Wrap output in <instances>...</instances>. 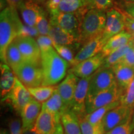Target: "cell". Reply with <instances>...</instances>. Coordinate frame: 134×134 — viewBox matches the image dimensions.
<instances>
[{
  "label": "cell",
  "instance_id": "obj_43",
  "mask_svg": "<svg viewBox=\"0 0 134 134\" xmlns=\"http://www.w3.org/2000/svg\"><path fill=\"white\" fill-rule=\"evenodd\" d=\"M125 12L134 18V2H126Z\"/></svg>",
  "mask_w": 134,
  "mask_h": 134
},
{
  "label": "cell",
  "instance_id": "obj_32",
  "mask_svg": "<svg viewBox=\"0 0 134 134\" xmlns=\"http://www.w3.org/2000/svg\"><path fill=\"white\" fill-rule=\"evenodd\" d=\"M36 27L39 34L41 36H48L50 30V23L46 18V14L43 9L42 10L37 19Z\"/></svg>",
  "mask_w": 134,
  "mask_h": 134
},
{
  "label": "cell",
  "instance_id": "obj_13",
  "mask_svg": "<svg viewBox=\"0 0 134 134\" xmlns=\"http://www.w3.org/2000/svg\"><path fill=\"white\" fill-rule=\"evenodd\" d=\"M62 126L61 120L53 114L42 108L33 129L39 134H55Z\"/></svg>",
  "mask_w": 134,
  "mask_h": 134
},
{
  "label": "cell",
  "instance_id": "obj_2",
  "mask_svg": "<svg viewBox=\"0 0 134 134\" xmlns=\"http://www.w3.org/2000/svg\"><path fill=\"white\" fill-rule=\"evenodd\" d=\"M18 10L7 6L0 14V57L6 63L5 53L8 46L21 35L23 24L18 15Z\"/></svg>",
  "mask_w": 134,
  "mask_h": 134
},
{
  "label": "cell",
  "instance_id": "obj_10",
  "mask_svg": "<svg viewBox=\"0 0 134 134\" xmlns=\"http://www.w3.org/2000/svg\"><path fill=\"white\" fill-rule=\"evenodd\" d=\"M133 112V109L121 104L109 110L104 117L101 124L104 133L131 119Z\"/></svg>",
  "mask_w": 134,
  "mask_h": 134
},
{
  "label": "cell",
  "instance_id": "obj_51",
  "mask_svg": "<svg viewBox=\"0 0 134 134\" xmlns=\"http://www.w3.org/2000/svg\"><path fill=\"white\" fill-rule=\"evenodd\" d=\"M132 134H134V130L133 131V133H132Z\"/></svg>",
  "mask_w": 134,
  "mask_h": 134
},
{
  "label": "cell",
  "instance_id": "obj_27",
  "mask_svg": "<svg viewBox=\"0 0 134 134\" xmlns=\"http://www.w3.org/2000/svg\"><path fill=\"white\" fill-rule=\"evenodd\" d=\"M133 39L128 44L122 47L118 50H115L108 56L105 57L104 60V63L102 67L104 68H112L114 65H116L117 63L120 62L122 58L125 56V55L129 50L131 47L133 46Z\"/></svg>",
  "mask_w": 134,
  "mask_h": 134
},
{
  "label": "cell",
  "instance_id": "obj_31",
  "mask_svg": "<svg viewBox=\"0 0 134 134\" xmlns=\"http://www.w3.org/2000/svg\"><path fill=\"white\" fill-rule=\"evenodd\" d=\"M53 47L62 58L66 60L70 65L73 66H75V56L72 52L71 47L66 46H63V45L56 44V43H53Z\"/></svg>",
  "mask_w": 134,
  "mask_h": 134
},
{
  "label": "cell",
  "instance_id": "obj_18",
  "mask_svg": "<svg viewBox=\"0 0 134 134\" xmlns=\"http://www.w3.org/2000/svg\"><path fill=\"white\" fill-rule=\"evenodd\" d=\"M41 104L32 99L20 113L23 129L33 128L42 110Z\"/></svg>",
  "mask_w": 134,
  "mask_h": 134
},
{
  "label": "cell",
  "instance_id": "obj_17",
  "mask_svg": "<svg viewBox=\"0 0 134 134\" xmlns=\"http://www.w3.org/2000/svg\"><path fill=\"white\" fill-rule=\"evenodd\" d=\"M49 23L50 30L48 36L52 38L53 43L66 46L71 48L74 46L81 44L79 40L73 35L65 31L53 22L49 21Z\"/></svg>",
  "mask_w": 134,
  "mask_h": 134
},
{
  "label": "cell",
  "instance_id": "obj_42",
  "mask_svg": "<svg viewBox=\"0 0 134 134\" xmlns=\"http://www.w3.org/2000/svg\"><path fill=\"white\" fill-rule=\"evenodd\" d=\"M8 6L14 8L17 10H19L24 6L26 0H6Z\"/></svg>",
  "mask_w": 134,
  "mask_h": 134
},
{
  "label": "cell",
  "instance_id": "obj_8",
  "mask_svg": "<svg viewBox=\"0 0 134 134\" xmlns=\"http://www.w3.org/2000/svg\"><path fill=\"white\" fill-rule=\"evenodd\" d=\"M91 76L80 78L75 90L69 110L74 113L78 119L83 118L86 114V98Z\"/></svg>",
  "mask_w": 134,
  "mask_h": 134
},
{
  "label": "cell",
  "instance_id": "obj_6",
  "mask_svg": "<svg viewBox=\"0 0 134 134\" xmlns=\"http://www.w3.org/2000/svg\"><path fill=\"white\" fill-rule=\"evenodd\" d=\"M116 83L112 68L101 66L91 76L86 102L100 92L111 88Z\"/></svg>",
  "mask_w": 134,
  "mask_h": 134
},
{
  "label": "cell",
  "instance_id": "obj_23",
  "mask_svg": "<svg viewBox=\"0 0 134 134\" xmlns=\"http://www.w3.org/2000/svg\"><path fill=\"white\" fill-rule=\"evenodd\" d=\"M42 108L53 114L60 120L63 114L68 111L57 89L49 99L42 104Z\"/></svg>",
  "mask_w": 134,
  "mask_h": 134
},
{
  "label": "cell",
  "instance_id": "obj_14",
  "mask_svg": "<svg viewBox=\"0 0 134 134\" xmlns=\"http://www.w3.org/2000/svg\"><path fill=\"white\" fill-rule=\"evenodd\" d=\"M105 57L101 52L96 56L85 60L72 67L69 72L80 78L91 76L99 68L103 66Z\"/></svg>",
  "mask_w": 134,
  "mask_h": 134
},
{
  "label": "cell",
  "instance_id": "obj_19",
  "mask_svg": "<svg viewBox=\"0 0 134 134\" xmlns=\"http://www.w3.org/2000/svg\"><path fill=\"white\" fill-rule=\"evenodd\" d=\"M132 38L133 36L132 34L128 31H122L108 40L102 50L101 53L105 57L122 47L128 44Z\"/></svg>",
  "mask_w": 134,
  "mask_h": 134
},
{
  "label": "cell",
  "instance_id": "obj_49",
  "mask_svg": "<svg viewBox=\"0 0 134 134\" xmlns=\"http://www.w3.org/2000/svg\"><path fill=\"white\" fill-rule=\"evenodd\" d=\"M126 2H134V0H124Z\"/></svg>",
  "mask_w": 134,
  "mask_h": 134
},
{
  "label": "cell",
  "instance_id": "obj_30",
  "mask_svg": "<svg viewBox=\"0 0 134 134\" xmlns=\"http://www.w3.org/2000/svg\"><path fill=\"white\" fill-rule=\"evenodd\" d=\"M120 104L128 108H134V78L130 84L122 91L120 99Z\"/></svg>",
  "mask_w": 134,
  "mask_h": 134
},
{
  "label": "cell",
  "instance_id": "obj_46",
  "mask_svg": "<svg viewBox=\"0 0 134 134\" xmlns=\"http://www.w3.org/2000/svg\"><path fill=\"white\" fill-rule=\"evenodd\" d=\"M34 1H36L37 3H46L47 1V0H34Z\"/></svg>",
  "mask_w": 134,
  "mask_h": 134
},
{
  "label": "cell",
  "instance_id": "obj_20",
  "mask_svg": "<svg viewBox=\"0 0 134 134\" xmlns=\"http://www.w3.org/2000/svg\"><path fill=\"white\" fill-rule=\"evenodd\" d=\"M115 80L120 90H124L127 88L134 78V68L123 64L117 63L112 67Z\"/></svg>",
  "mask_w": 134,
  "mask_h": 134
},
{
  "label": "cell",
  "instance_id": "obj_41",
  "mask_svg": "<svg viewBox=\"0 0 134 134\" xmlns=\"http://www.w3.org/2000/svg\"><path fill=\"white\" fill-rule=\"evenodd\" d=\"M61 1L62 0H47L46 2V6L50 14H54L57 12Z\"/></svg>",
  "mask_w": 134,
  "mask_h": 134
},
{
  "label": "cell",
  "instance_id": "obj_9",
  "mask_svg": "<svg viewBox=\"0 0 134 134\" xmlns=\"http://www.w3.org/2000/svg\"><path fill=\"white\" fill-rule=\"evenodd\" d=\"M18 46L24 61L41 62V51L36 40L29 36H19L13 41Z\"/></svg>",
  "mask_w": 134,
  "mask_h": 134
},
{
  "label": "cell",
  "instance_id": "obj_45",
  "mask_svg": "<svg viewBox=\"0 0 134 134\" xmlns=\"http://www.w3.org/2000/svg\"><path fill=\"white\" fill-rule=\"evenodd\" d=\"M55 134H64V130H63V126L60 127V129L58 130V131L56 132Z\"/></svg>",
  "mask_w": 134,
  "mask_h": 134
},
{
  "label": "cell",
  "instance_id": "obj_47",
  "mask_svg": "<svg viewBox=\"0 0 134 134\" xmlns=\"http://www.w3.org/2000/svg\"><path fill=\"white\" fill-rule=\"evenodd\" d=\"M132 127H133V130H134V111L133 112V114H132Z\"/></svg>",
  "mask_w": 134,
  "mask_h": 134
},
{
  "label": "cell",
  "instance_id": "obj_11",
  "mask_svg": "<svg viewBox=\"0 0 134 134\" xmlns=\"http://www.w3.org/2000/svg\"><path fill=\"white\" fill-rule=\"evenodd\" d=\"M122 90L116 83L111 88L100 92L96 96L86 102V114H90L101 107L119 100Z\"/></svg>",
  "mask_w": 134,
  "mask_h": 134
},
{
  "label": "cell",
  "instance_id": "obj_5",
  "mask_svg": "<svg viewBox=\"0 0 134 134\" xmlns=\"http://www.w3.org/2000/svg\"><path fill=\"white\" fill-rule=\"evenodd\" d=\"M15 75L27 88L42 86L43 72L41 63L24 61L14 70Z\"/></svg>",
  "mask_w": 134,
  "mask_h": 134
},
{
  "label": "cell",
  "instance_id": "obj_38",
  "mask_svg": "<svg viewBox=\"0 0 134 134\" xmlns=\"http://www.w3.org/2000/svg\"><path fill=\"white\" fill-rule=\"evenodd\" d=\"M20 36L32 37L33 38H37L40 36L37 29L36 26H31L26 24H23V29Z\"/></svg>",
  "mask_w": 134,
  "mask_h": 134
},
{
  "label": "cell",
  "instance_id": "obj_36",
  "mask_svg": "<svg viewBox=\"0 0 134 134\" xmlns=\"http://www.w3.org/2000/svg\"><path fill=\"white\" fill-rule=\"evenodd\" d=\"M36 41L41 52L49 49L50 48L53 47V42L48 36H41V35H40L37 38Z\"/></svg>",
  "mask_w": 134,
  "mask_h": 134
},
{
  "label": "cell",
  "instance_id": "obj_3",
  "mask_svg": "<svg viewBox=\"0 0 134 134\" xmlns=\"http://www.w3.org/2000/svg\"><path fill=\"white\" fill-rule=\"evenodd\" d=\"M106 22V13L96 9H90L83 16L80 28L81 44L91 41L103 33Z\"/></svg>",
  "mask_w": 134,
  "mask_h": 134
},
{
  "label": "cell",
  "instance_id": "obj_40",
  "mask_svg": "<svg viewBox=\"0 0 134 134\" xmlns=\"http://www.w3.org/2000/svg\"><path fill=\"white\" fill-rule=\"evenodd\" d=\"M123 13L124 16L125 29L133 35L134 34V18L126 12Z\"/></svg>",
  "mask_w": 134,
  "mask_h": 134
},
{
  "label": "cell",
  "instance_id": "obj_21",
  "mask_svg": "<svg viewBox=\"0 0 134 134\" xmlns=\"http://www.w3.org/2000/svg\"><path fill=\"white\" fill-rule=\"evenodd\" d=\"M42 9L34 0H26L24 6L19 11L25 24L36 26L37 19Z\"/></svg>",
  "mask_w": 134,
  "mask_h": 134
},
{
  "label": "cell",
  "instance_id": "obj_26",
  "mask_svg": "<svg viewBox=\"0 0 134 134\" xmlns=\"http://www.w3.org/2000/svg\"><path fill=\"white\" fill-rule=\"evenodd\" d=\"M5 58L6 64L9 65L13 70L19 66L24 62L19 48L14 41L10 43L6 48Z\"/></svg>",
  "mask_w": 134,
  "mask_h": 134
},
{
  "label": "cell",
  "instance_id": "obj_29",
  "mask_svg": "<svg viewBox=\"0 0 134 134\" xmlns=\"http://www.w3.org/2000/svg\"><path fill=\"white\" fill-rule=\"evenodd\" d=\"M86 6H88L86 0H62L57 13H75Z\"/></svg>",
  "mask_w": 134,
  "mask_h": 134
},
{
  "label": "cell",
  "instance_id": "obj_4",
  "mask_svg": "<svg viewBox=\"0 0 134 134\" xmlns=\"http://www.w3.org/2000/svg\"><path fill=\"white\" fill-rule=\"evenodd\" d=\"M90 9L88 6L75 13H57L50 14V21L57 24L65 31L73 35L80 41V28L82 19Z\"/></svg>",
  "mask_w": 134,
  "mask_h": 134
},
{
  "label": "cell",
  "instance_id": "obj_50",
  "mask_svg": "<svg viewBox=\"0 0 134 134\" xmlns=\"http://www.w3.org/2000/svg\"><path fill=\"white\" fill-rule=\"evenodd\" d=\"M132 36H133V38H132V39H133V43H134V34L132 35Z\"/></svg>",
  "mask_w": 134,
  "mask_h": 134
},
{
  "label": "cell",
  "instance_id": "obj_16",
  "mask_svg": "<svg viewBox=\"0 0 134 134\" xmlns=\"http://www.w3.org/2000/svg\"><path fill=\"white\" fill-rule=\"evenodd\" d=\"M78 78H79L73 73L69 72L65 79L57 86V91L62 99L63 103L68 110H69L70 104L80 80Z\"/></svg>",
  "mask_w": 134,
  "mask_h": 134
},
{
  "label": "cell",
  "instance_id": "obj_37",
  "mask_svg": "<svg viewBox=\"0 0 134 134\" xmlns=\"http://www.w3.org/2000/svg\"><path fill=\"white\" fill-rule=\"evenodd\" d=\"M9 134H22V122L19 119L13 118L9 121Z\"/></svg>",
  "mask_w": 134,
  "mask_h": 134
},
{
  "label": "cell",
  "instance_id": "obj_24",
  "mask_svg": "<svg viewBox=\"0 0 134 134\" xmlns=\"http://www.w3.org/2000/svg\"><path fill=\"white\" fill-rule=\"evenodd\" d=\"M61 122L64 134H82L79 119L71 110H68L63 114Z\"/></svg>",
  "mask_w": 134,
  "mask_h": 134
},
{
  "label": "cell",
  "instance_id": "obj_22",
  "mask_svg": "<svg viewBox=\"0 0 134 134\" xmlns=\"http://www.w3.org/2000/svg\"><path fill=\"white\" fill-rule=\"evenodd\" d=\"M0 71V93L3 99L7 96L13 89L16 80V75L9 65L6 63H1Z\"/></svg>",
  "mask_w": 134,
  "mask_h": 134
},
{
  "label": "cell",
  "instance_id": "obj_44",
  "mask_svg": "<svg viewBox=\"0 0 134 134\" xmlns=\"http://www.w3.org/2000/svg\"><path fill=\"white\" fill-rule=\"evenodd\" d=\"M22 134H39L34 130L33 128H26L23 129Z\"/></svg>",
  "mask_w": 134,
  "mask_h": 134
},
{
  "label": "cell",
  "instance_id": "obj_48",
  "mask_svg": "<svg viewBox=\"0 0 134 134\" xmlns=\"http://www.w3.org/2000/svg\"><path fill=\"white\" fill-rule=\"evenodd\" d=\"M1 134H9V132H8L6 130H1Z\"/></svg>",
  "mask_w": 134,
  "mask_h": 134
},
{
  "label": "cell",
  "instance_id": "obj_15",
  "mask_svg": "<svg viewBox=\"0 0 134 134\" xmlns=\"http://www.w3.org/2000/svg\"><path fill=\"white\" fill-rule=\"evenodd\" d=\"M105 43L106 41L104 39L103 34L85 43L75 55V65L101 52Z\"/></svg>",
  "mask_w": 134,
  "mask_h": 134
},
{
  "label": "cell",
  "instance_id": "obj_39",
  "mask_svg": "<svg viewBox=\"0 0 134 134\" xmlns=\"http://www.w3.org/2000/svg\"><path fill=\"white\" fill-rule=\"evenodd\" d=\"M120 63L134 68V43L129 50L125 55Z\"/></svg>",
  "mask_w": 134,
  "mask_h": 134
},
{
  "label": "cell",
  "instance_id": "obj_7",
  "mask_svg": "<svg viewBox=\"0 0 134 134\" xmlns=\"http://www.w3.org/2000/svg\"><path fill=\"white\" fill-rule=\"evenodd\" d=\"M33 98L27 88L16 76L14 86L10 93L3 98V101L9 104L16 110L20 114L26 104H27Z\"/></svg>",
  "mask_w": 134,
  "mask_h": 134
},
{
  "label": "cell",
  "instance_id": "obj_1",
  "mask_svg": "<svg viewBox=\"0 0 134 134\" xmlns=\"http://www.w3.org/2000/svg\"><path fill=\"white\" fill-rule=\"evenodd\" d=\"M41 63L43 72L42 86H55L66 76L70 64L52 47L41 52Z\"/></svg>",
  "mask_w": 134,
  "mask_h": 134
},
{
  "label": "cell",
  "instance_id": "obj_28",
  "mask_svg": "<svg viewBox=\"0 0 134 134\" xmlns=\"http://www.w3.org/2000/svg\"><path fill=\"white\" fill-rule=\"evenodd\" d=\"M57 89V86H40L28 88L32 98L43 104L49 99Z\"/></svg>",
  "mask_w": 134,
  "mask_h": 134
},
{
  "label": "cell",
  "instance_id": "obj_33",
  "mask_svg": "<svg viewBox=\"0 0 134 134\" xmlns=\"http://www.w3.org/2000/svg\"><path fill=\"white\" fill-rule=\"evenodd\" d=\"M82 134H104L101 126H96L88 122L85 117L79 119Z\"/></svg>",
  "mask_w": 134,
  "mask_h": 134
},
{
  "label": "cell",
  "instance_id": "obj_12",
  "mask_svg": "<svg viewBox=\"0 0 134 134\" xmlns=\"http://www.w3.org/2000/svg\"><path fill=\"white\" fill-rule=\"evenodd\" d=\"M124 13L116 8H110L106 12V22L103 37L105 41L117 34L125 31Z\"/></svg>",
  "mask_w": 134,
  "mask_h": 134
},
{
  "label": "cell",
  "instance_id": "obj_35",
  "mask_svg": "<svg viewBox=\"0 0 134 134\" xmlns=\"http://www.w3.org/2000/svg\"><path fill=\"white\" fill-rule=\"evenodd\" d=\"M133 129L132 125V118L124 122L122 124L117 125L113 129L105 134H132Z\"/></svg>",
  "mask_w": 134,
  "mask_h": 134
},
{
  "label": "cell",
  "instance_id": "obj_34",
  "mask_svg": "<svg viewBox=\"0 0 134 134\" xmlns=\"http://www.w3.org/2000/svg\"><path fill=\"white\" fill-rule=\"evenodd\" d=\"M88 6L90 9H96L105 11L111 8L113 0H86Z\"/></svg>",
  "mask_w": 134,
  "mask_h": 134
},
{
  "label": "cell",
  "instance_id": "obj_25",
  "mask_svg": "<svg viewBox=\"0 0 134 134\" xmlns=\"http://www.w3.org/2000/svg\"><path fill=\"white\" fill-rule=\"evenodd\" d=\"M120 104V100H117L110 104L101 107L91 113L87 114L84 117L92 124L96 125V126H101L102 122H103L104 117L106 115V114L109 110L113 109Z\"/></svg>",
  "mask_w": 134,
  "mask_h": 134
}]
</instances>
